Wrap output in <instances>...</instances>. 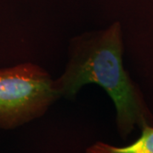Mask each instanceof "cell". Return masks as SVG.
Listing matches in <instances>:
<instances>
[{
	"mask_svg": "<svg viewBox=\"0 0 153 153\" xmlns=\"http://www.w3.org/2000/svg\"><path fill=\"white\" fill-rule=\"evenodd\" d=\"M123 50L119 22L77 36L70 44L65 71L54 80L53 86L60 97L70 98L88 83L103 88L114 102L119 131L126 136L135 125H150L152 117L140 91L123 68Z\"/></svg>",
	"mask_w": 153,
	"mask_h": 153,
	"instance_id": "1",
	"label": "cell"
},
{
	"mask_svg": "<svg viewBox=\"0 0 153 153\" xmlns=\"http://www.w3.org/2000/svg\"><path fill=\"white\" fill-rule=\"evenodd\" d=\"M54 80L38 65L0 69V128L21 125L45 113L60 98Z\"/></svg>",
	"mask_w": 153,
	"mask_h": 153,
	"instance_id": "2",
	"label": "cell"
},
{
	"mask_svg": "<svg viewBox=\"0 0 153 153\" xmlns=\"http://www.w3.org/2000/svg\"><path fill=\"white\" fill-rule=\"evenodd\" d=\"M140 137L131 145L117 147L103 142H96L88 148L87 153H153V128L149 124L142 127Z\"/></svg>",
	"mask_w": 153,
	"mask_h": 153,
	"instance_id": "3",
	"label": "cell"
}]
</instances>
